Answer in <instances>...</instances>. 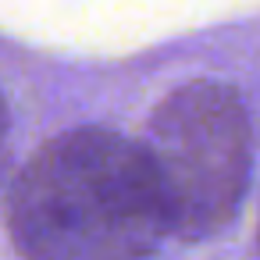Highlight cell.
Here are the masks:
<instances>
[{"label":"cell","mask_w":260,"mask_h":260,"mask_svg":"<svg viewBox=\"0 0 260 260\" xmlns=\"http://www.w3.org/2000/svg\"><path fill=\"white\" fill-rule=\"evenodd\" d=\"M8 224L18 253L36 260L146 256L168 235L146 150L107 128L43 143L11 185Z\"/></svg>","instance_id":"1"},{"label":"cell","mask_w":260,"mask_h":260,"mask_svg":"<svg viewBox=\"0 0 260 260\" xmlns=\"http://www.w3.org/2000/svg\"><path fill=\"white\" fill-rule=\"evenodd\" d=\"M146 157L160 189L168 235L200 242L221 235L246 196L253 132L242 100L224 82H185L150 118Z\"/></svg>","instance_id":"2"},{"label":"cell","mask_w":260,"mask_h":260,"mask_svg":"<svg viewBox=\"0 0 260 260\" xmlns=\"http://www.w3.org/2000/svg\"><path fill=\"white\" fill-rule=\"evenodd\" d=\"M4 171H8V104L0 96V182H4Z\"/></svg>","instance_id":"3"}]
</instances>
